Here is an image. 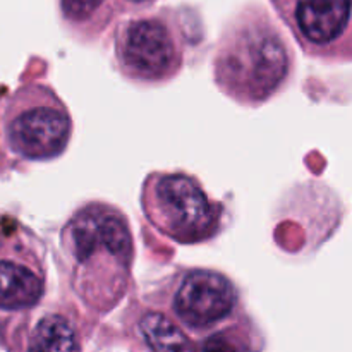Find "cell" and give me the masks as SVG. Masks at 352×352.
<instances>
[{"mask_svg":"<svg viewBox=\"0 0 352 352\" xmlns=\"http://www.w3.org/2000/svg\"><path fill=\"white\" fill-rule=\"evenodd\" d=\"M58 241L72 294L93 315L112 313L133 284L136 244L126 213L112 203L93 199L72 212Z\"/></svg>","mask_w":352,"mask_h":352,"instance_id":"6da1fadb","label":"cell"},{"mask_svg":"<svg viewBox=\"0 0 352 352\" xmlns=\"http://www.w3.org/2000/svg\"><path fill=\"white\" fill-rule=\"evenodd\" d=\"M296 76L292 41L268 9L250 2L223 23L212 57V78L223 96L258 109L291 86Z\"/></svg>","mask_w":352,"mask_h":352,"instance_id":"7a4b0ae2","label":"cell"},{"mask_svg":"<svg viewBox=\"0 0 352 352\" xmlns=\"http://www.w3.org/2000/svg\"><path fill=\"white\" fill-rule=\"evenodd\" d=\"M140 206L151 227L181 246L208 244L226 230V205L184 170L150 172L141 184Z\"/></svg>","mask_w":352,"mask_h":352,"instance_id":"3957f363","label":"cell"},{"mask_svg":"<svg viewBox=\"0 0 352 352\" xmlns=\"http://www.w3.org/2000/svg\"><path fill=\"white\" fill-rule=\"evenodd\" d=\"M188 36L182 10L162 7L134 12L113 33V65L126 81L138 86H164L182 72Z\"/></svg>","mask_w":352,"mask_h":352,"instance_id":"277c9868","label":"cell"},{"mask_svg":"<svg viewBox=\"0 0 352 352\" xmlns=\"http://www.w3.org/2000/svg\"><path fill=\"white\" fill-rule=\"evenodd\" d=\"M143 301L165 309L196 344L244 316L239 287L215 268H177L158 280Z\"/></svg>","mask_w":352,"mask_h":352,"instance_id":"5b68a950","label":"cell"},{"mask_svg":"<svg viewBox=\"0 0 352 352\" xmlns=\"http://www.w3.org/2000/svg\"><path fill=\"white\" fill-rule=\"evenodd\" d=\"M2 138L10 153L28 162H52L67 151L74 133L71 110L48 82L17 86L2 107Z\"/></svg>","mask_w":352,"mask_h":352,"instance_id":"8992f818","label":"cell"},{"mask_svg":"<svg viewBox=\"0 0 352 352\" xmlns=\"http://www.w3.org/2000/svg\"><path fill=\"white\" fill-rule=\"evenodd\" d=\"M47 246L31 227L0 210V311L26 313L47 298Z\"/></svg>","mask_w":352,"mask_h":352,"instance_id":"52a82bcc","label":"cell"},{"mask_svg":"<svg viewBox=\"0 0 352 352\" xmlns=\"http://www.w3.org/2000/svg\"><path fill=\"white\" fill-rule=\"evenodd\" d=\"M302 54L323 64L352 60L351 0H270Z\"/></svg>","mask_w":352,"mask_h":352,"instance_id":"ba28073f","label":"cell"},{"mask_svg":"<svg viewBox=\"0 0 352 352\" xmlns=\"http://www.w3.org/2000/svg\"><path fill=\"white\" fill-rule=\"evenodd\" d=\"M126 329L140 349L148 351H198L196 340L158 306L141 302L127 309Z\"/></svg>","mask_w":352,"mask_h":352,"instance_id":"9c48e42d","label":"cell"},{"mask_svg":"<svg viewBox=\"0 0 352 352\" xmlns=\"http://www.w3.org/2000/svg\"><path fill=\"white\" fill-rule=\"evenodd\" d=\"M30 327L24 336L26 351H81L85 337L78 318L64 306L47 305L31 309Z\"/></svg>","mask_w":352,"mask_h":352,"instance_id":"30bf717a","label":"cell"},{"mask_svg":"<svg viewBox=\"0 0 352 352\" xmlns=\"http://www.w3.org/2000/svg\"><path fill=\"white\" fill-rule=\"evenodd\" d=\"M62 26L79 43H95L119 14L116 0H57Z\"/></svg>","mask_w":352,"mask_h":352,"instance_id":"8fae6325","label":"cell"},{"mask_svg":"<svg viewBox=\"0 0 352 352\" xmlns=\"http://www.w3.org/2000/svg\"><path fill=\"white\" fill-rule=\"evenodd\" d=\"M120 14L126 12H140L153 7L158 0H116Z\"/></svg>","mask_w":352,"mask_h":352,"instance_id":"7c38bea8","label":"cell"},{"mask_svg":"<svg viewBox=\"0 0 352 352\" xmlns=\"http://www.w3.org/2000/svg\"><path fill=\"white\" fill-rule=\"evenodd\" d=\"M6 88L3 86H0V100L3 98V95H6ZM2 102H0V120H2ZM3 138H2V124H0V174H3V172L7 170V155H6V150H3Z\"/></svg>","mask_w":352,"mask_h":352,"instance_id":"4fadbf2b","label":"cell"}]
</instances>
